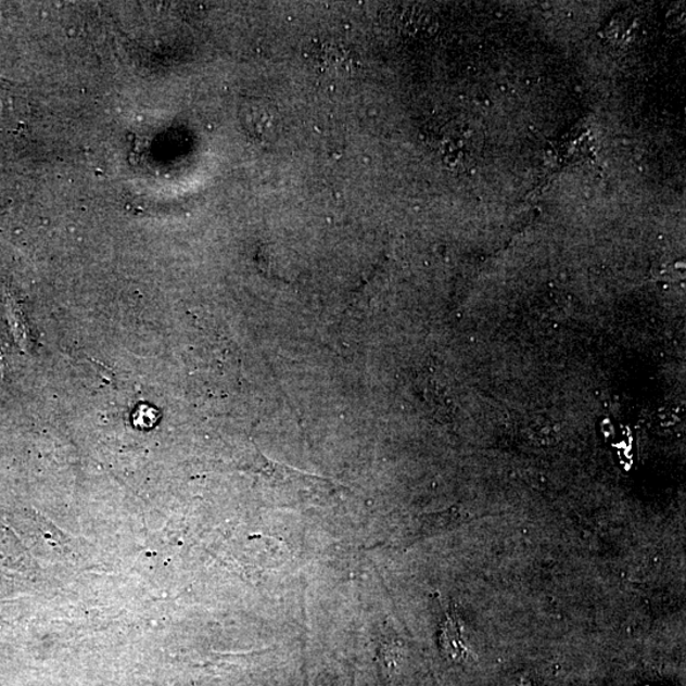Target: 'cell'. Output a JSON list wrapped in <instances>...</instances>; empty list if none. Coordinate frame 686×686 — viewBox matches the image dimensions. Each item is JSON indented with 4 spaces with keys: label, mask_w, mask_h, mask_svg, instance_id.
Wrapping results in <instances>:
<instances>
[{
    "label": "cell",
    "mask_w": 686,
    "mask_h": 686,
    "mask_svg": "<svg viewBox=\"0 0 686 686\" xmlns=\"http://www.w3.org/2000/svg\"><path fill=\"white\" fill-rule=\"evenodd\" d=\"M264 461L265 465L259 467L258 473L270 482V488L275 494L292 499L293 504H316L322 499L325 501L340 488L338 483L322 477L296 471L294 468L265 458Z\"/></svg>",
    "instance_id": "cell-1"
},
{
    "label": "cell",
    "mask_w": 686,
    "mask_h": 686,
    "mask_svg": "<svg viewBox=\"0 0 686 686\" xmlns=\"http://www.w3.org/2000/svg\"><path fill=\"white\" fill-rule=\"evenodd\" d=\"M313 64L326 76L343 78L355 71V58L345 45L330 41L320 45L313 56Z\"/></svg>",
    "instance_id": "cell-2"
},
{
    "label": "cell",
    "mask_w": 686,
    "mask_h": 686,
    "mask_svg": "<svg viewBox=\"0 0 686 686\" xmlns=\"http://www.w3.org/2000/svg\"><path fill=\"white\" fill-rule=\"evenodd\" d=\"M241 123L251 138L263 141L270 138L276 128L275 111L263 102H250L241 111Z\"/></svg>",
    "instance_id": "cell-3"
}]
</instances>
